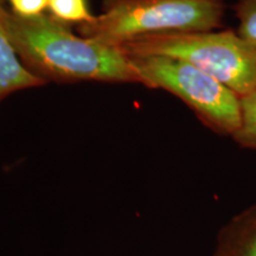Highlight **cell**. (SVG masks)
Masks as SVG:
<instances>
[{"instance_id": "cell-1", "label": "cell", "mask_w": 256, "mask_h": 256, "mask_svg": "<svg viewBox=\"0 0 256 256\" xmlns=\"http://www.w3.org/2000/svg\"><path fill=\"white\" fill-rule=\"evenodd\" d=\"M10 38L19 58L44 82L138 83L144 78L118 46L78 36L51 14L19 17L8 10Z\"/></svg>"}, {"instance_id": "cell-2", "label": "cell", "mask_w": 256, "mask_h": 256, "mask_svg": "<svg viewBox=\"0 0 256 256\" xmlns=\"http://www.w3.org/2000/svg\"><path fill=\"white\" fill-rule=\"evenodd\" d=\"M118 46L130 56H162L183 60L217 80L240 98L256 90V49L235 30L150 34Z\"/></svg>"}, {"instance_id": "cell-3", "label": "cell", "mask_w": 256, "mask_h": 256, "mask_svg": "<svg viewBox=\"0 0 256 256\" xmlns=\"http://www.w3.org/2000/svg\"><path fill=\"white\" fill-rule=\"evenodd\" d=\"M226 8V0H104V12L78 25V31L120 46L150 34L218 30Z\"/></svg>"}, {"instance_id": "cell-4", "label": "cell", "mask_w": 256, "mask_h": 256, "mask_svg": "<svg viewBox=\"0 0 256 256\" xmlns=\"http://www.w3.org/2000/svg\"><path fill=\"white\" fill-rule=\"evenodd\" d=\"M130 56L144 86L177 96L214 132L232 138L241 124V98L208 74L183 60Z\"/></svg>"}, {"instance_id": "cell-5", "label": "cell", "mask_w": 256, "mask_h": 256, "mask_svg": "<svg viewBox=\"0 0 256 256\" xmlns=\"http://www.w3.org/2000/svg\"><path fill=\"white\" fill-rule=\"evenodd\" d=\"M8 14L5 0H0V104L14 92L37 88L46 82L34 75L19 58L8 28Z\"/></svg>"}, {"instance_id": "cell-6", "label": "cell", "mask_w": 256, "mask_h": 256, "mask_svg": "<svg viewBox=\"0 0 256 256\" xmlns=\"http://www.w3.org/2000/svg\"><path fill=\"white\" fill-rule=\"evenodd\" d=\"M212 256H256V203L232 216L218 230Z\"/></svg>"}, {"instance_id": "cell-7", "label": "cell", "mask_w": 256, "mask_h": 256, "mask_svg": "<svg viewBox=\"0 0 256 256\" xmlns=\"http://www.w3.org/2000/svg\"><path fill=\"white\" fill-rule=\"evenodd\" d=\"M240 98L241 124L232 139L243 148L256 150V90Z\"/></svg>"}, {"instance_id": "cell-8", "label": "cell", "mask_w": 256, "mask_h": 256, "mask_svg": "<svg viewBox=\"0 0 256 256\" xmlns=\"http://www.w3.org/2000/svg\"><path fill=\"white\" fill-rule=\"evenodd\" d=\"M50 14L66 24H84L94 16L89 11L87 0H48Z\"/></svg>"}, {"instance_id": "cell-9", "label": "cell", "mask_w": 256, "mask_h": 256, "mask_svg": "<svg viewBox=\"0 0 256 256\" xmlns=\"http://www.w3.org/2000/svg\"><path fill=\"white\" fill-rule=\"evenodd\" d=\"M238 36L256 49V0H238L234 5Z\"/></svg>"}, {"instance_id": "cell-10", "label": "cell", "mask_w": 256, "mask_h": 256, "mask_svg": "<svg viewBox=\"0 0 256 256\" xmlns=\"http://www.w3.org/2000/svg\"><path fill=\"white\" fill-rule=\"evenodd\" d=\"M10 11L19 17H36L48 8V0H5Z\"/></svg>"}]
</instances>
